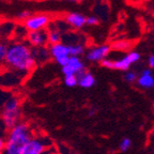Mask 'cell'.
<instances>
[{"label": "cell", "instance_id": "21", "mask_svg": "<svg viewBox=\"0 0 154 154\" xmlns=\"http://www.w3.org/2000/svg\"><path fill=\"white\" fill-rule=\"evenodd\" d=\"M7 51H8V45L2 42H0V62H3L7 57Z\"/></svg>", "mask_w": 154, "mask_h": 154}, {"label": "cell", "instance_id": "8", "mask_svg": "<svg viewBox=\"0 0 154 154\" xmlns=\"http://www.w3.org/2000/svg\"><path fill=\"white\" fill-rule=\"evenodd\" d=\"M140 59V54L137 51H131L119 60H112V70L128 71L131 65L138 62Z\"/></svg>", "mask_w": 154, "mask_h": 154}, {"label": "cell", "instance_id": "11", "mask_svg": "<svg viewBox=\"0 0 154 154\" xmlns=\"http://www.w3.org/2000/svg\"><path fill=\"white\" fill-rule=\"evenodd\" d=\"M137 85L143 89H153L154 88V76L151 69H144L136 80Z\"/></svg>", "mask_w": 154, "mask_h": 154}, {"label": "cell", "instance_id": "26", "mask_svg": "<svg viewBox=\"0 0 154 154\" xmlns=\"http://www.w3.org/2000/svg\"><path fill=\"white\" fill-rule=\"evenodd\" d=\"M5 135L0 132V154H2L3 150H5Z\"/></svg>", "mask_w": 154, "mask_h": 154}, {"label": "cell", "instance_id": "12", "mask_svg": "<svg viewBox=\"0 0 154 154\" xmlns=\"http://www.w3.org/2000/svg\"><path fill=\"white\" fill-rule=\"evenodd\" d=\"M77 77V86L82 87L84 89H89L92 88L95 84V78H94L93 74H91L90 72L84 71L82 73H80Z\"/></svg>", "mask_w": 154, "mask_h": 154}, {"label": "cell", "instance_id": "17", "mask_svg": "<svg viewBox=\"0 0 154 154\" xmlns=\"http://www.w3.org/2000/svg\"><path fill=\"white\" fill-rule=\"evenodd\" d=\"M14 24L12 23H5V24H0V34H7V35H11L14 32Z\"/></svg>", "mask_w": 154, "mask_h": 154}, {"label": "cell", "instance_id": "1", "mask_svg": "<svg viewBox=\"0 0 154 154\" xmlns=\"http://www.w3.org/2000/svg\"><path fill=\"white\" fill-rule=\"evenodd\" d=\"M5 62L10 69L19 73H28L35 65L31 48L22 42H16L8 46Z\"/></svg>", "mask_w": 154, "mask_h": 154}, {"label": "cell", "instance_id": "18", "mask_svg": "<svg viewBox=\"0 0 154 154\" xmlns=\"http://www.w3.org/2000/svg\"><path fill=\"white\" fill-rule=\"evenodd\" d=\"M132 140L130 139V138H123L122 140L120 141V143H119V150H120L121 152H126L128 151V150L132 148Z\"/></svg>", "mask_w": 154, "mask_h": 154}, {"label": "cell", "instance_id": "14", "mask_svg": "<svg viewBox=\"0 0 154 154\" xmlns=\"http://www.w3.org/2000/svg\"><path fill=\"white\" fill-rule=\"evenodd\" d=\"M31 54L35 63L45 62L48 58L51 57L49 51H48V48H46L45 46H42V47H34L33 49H31Z\"/></svg>", "mask_w": 154, "mask_h": 154}, {"label": "cell", "instance_id": "2", "mask_svg": "<svg viewBox=\"0 0 154 154\" xmlns=\"http://www.w3.org/2000/svg\"><path fill=\"white\" fill-rule=\"evenodd\" d=\"M31 137L30 126L25 122L17 123L8 132L2 154H22L23 149Z\"/></svg>", "mask_w": 154, "mask_h": 154}, {"label": "cell", "instance_id": "4", "mask_svg": "<svg viewBox=\"0 0 154 154\" xmlns=\"http://www.w3.org/2000/svg\"><path fill=\"white\" fill-rule=\"evenodd\" d=\"M49 51V55L55 59V61L60 65L61 67L66 65L69 58H70V51H69V45L62 43H57L51 45V47L48 48Z\"/></svg>", "mask_w": 154, "mask_h": 154}, {"label": "cell", "instance_id": "7", "mask_svg": "<svg viewBox=\"0 0 154 154\" xmlns=\"http://www.w3.org/2000/svg\"><path fill=\"white\" fill-rule=\"evenodd\" d=\"M61 71L64 76H78L80 73L86 71V69L80 57H70L66 65L61 67Z\"/></svg>", "mask_w": 154, "mask_h": 154}, {"label": "cell", "instance_id": "16", "mask_svg": "<svg viewBox=\"0 0 154 154\" xmlns=\"http://www.w3.org/2000/svg\"><path fill=\"white\" fill-rule=\"evenodd\" d=\"M70 57H80L84 54L85 48L82 44H71L69 45Z\"/></svg>", "mask_w": 154, "mask_h": 154}, {"label": "cell", "instance_id": "6", "mask_svg": "<svg viewBox=\"0 0 154 154\" xmlns=\"http://www.w3.org/2000/svg\"><path fill=\"white\" fill-rule=\"evenodd\" d=\"M49 24V17L46 14H38L31 15L28 19H26L24 23V27L27 29V31H38V30H44L45 27Z\"/></svg>", "mask_w": 154, "mask_h": 154}, {"label": "cell", "instance_id": "5", "mask_svg": "<svg viewBox=\"0 0 154 154\" xmlns=\"http://www.w3.org/2000/svg\"><path fill=\"white\" fill-rule=\"evenodd\" d=\"M49 148V144L44 137H31L24 147L22 154H43Z\"/></svg>", "mask_w": 154, "mask_h": 154}, {"label": "cell", "instance_id": "22", "mask_svg": "<svg viewBox=\"0 0 154 154\" xmlns=\"http://www.w3.org/2000/svg\"><path fill=\"white\" fill-rule=\"evenodd\" d=\"M99 24V18L96 16H88L86 18V25H90V26H94V25Z\"/></svg>", "mask_w": 154, "mask_h": 154}, {"label": "cell", "instance_id": "24", "mask_svg": "<svg viewBox=\"0 0 154 154\" xmlns=\"http://www.w3.org/2000/svg\"><path fill=\"white\" fill-rule=\"evenodd\" d=\"M31 16V13L29 12V11H23V12H20L18 15H17V18L20 19V20H26V19H28L29 17Z\"/></svg>", "mask_w": 154, "mask_h": 154}, {"label": "cell", "instance_id": "28", "mask_svg": "<svg viewBox=\"0 0 154 154\" xmlns=\"http://www.w3.org/2000/svg\"><path fill=\"white\" fill-rule=\"evenodd\" d=\"M148 64H149V66L151 67V69H154V55H153V56H151V57L149 58Z\"/></svg>", "mask_w": 154, "mask_h": 154}, {"label": "cell", "instance_id": "13", "mask_svg": "<svg viewBox=\"0 0 154 154\" xmlns=\"http://www.w3.org/2000/svg\"><path fill=\"white\" fill-rule=\"evenodd\" d=\"M86 18L87 17L80 13H70L65 17V20L70 26L79 29L86 25Z\"/></svg>", "mask_w": 154, "mask_h": 154}, {"label": "cell", "instance_id": "27", "mask_svg": "<svg viewBox=\"0 0 154 154\" xmlns=\"http://www.w3.org/2000/svg\"><path fill=\"white\" fill-rule=\"evenodd\" d=\"M43 154H60V153H59V151H57L56 149H54V148H48V149L46 150Z\"/></svg>", "mask_w": 154, "mask_h": 154}, {"label": "cell", "instance_id": "25", "mask_svg": "<svg viewBox=\"0 0 154 154\" xmlns=\"http://www.w3.org/2000/svg\"><path fill=\"white\" fill-rule=\"evenodd\" d=\"M101 64L103 65L104 67H106V69H110V70H112V60H111V59L105 58L104 60L101 61Z\"/></svg>", "mask_w": 154, "mask_h": 154}, {"label": "cell", "instance_id": "20", "mask_svg": "<svg viewBox=\"0 0 154 154\" xmlns=\"http://www.w3.org/2000/svg\"><path fill=\"white\" fill-rule=\"evenodd\" d=\"M137 78H138V75L135 72H133V71H128L124 75V79L128 82H135L137 80Z\"/></svg>", "mask_w": 154, "mask_h": 154}, {"label": "cell", "instance_id": "29", "mask_svg": "<svg viewBox=\"0 0 154 154\" xmlns=\"http://www.w3.org/2000/svg\"><path fill=\"white\" fill-rule=\"evenodd\" d=\"M69 1H71V2H76L77 0H69Z\"/></svg>", "mask_w": 154, "mask_h": 154}, {"label": "cell", "instance_id": "15", "mask_svg": "<svg viewBox=\"0 0 154 154\" xmlns=\"http://www.w3.org/2000/svg\"><path fill=\"white\" fill-rule=\"evenodd\" d=\"M61 40H62V35H61L60 30H58V29H51L47 32V41L51 43V45L60 43Z\"/></svg>", "mask_w": 154, "mask_h": 154}, {"label": "cell", "instance_id": "10", "mask_svg": "<svg viewBox=\"0 0 154 154\" xmlns=\"http://www.w3.org/2000/svg\"><path fill=\"white\" fill-rule=\"evenodd\" d=\"M28 43L33 47H42L47 43V32L45 30H38V31L28 32L27 34Z\"/></svg>", "mask_w": 154, "mask_h": 154}, {"label": "cell", "instance_id": "23", "mask_svg": "<svg viewBox=\"0 0 154 154\" xmlns=\"http://www.w3.org/2000/svg\"><path fill=\"white\" fill-rule=\"evenodd\" d=\"M128 45H130L128 42H117V43L113 45V48L121 51V49H125V48H128Z\"/></svg>", "mask_w": 154, "mask_h": 154}, {"label": "cell", "instance_id": "3", "mask_svg": "<svg viewBox=\"0 0 154 154\" xmlns=\"http://www.w3.org/2000/svg\"><path fill=\"white\" fill-rule=\"evenodd\" d=\"M20 102L15 96H11L5 102L1 111V122L8 130L12 128L14 125L20 122Z\"/></svg>", "mask_w": 154, "mask_h": 154}, {"label": "cell", "instance_id": "19", "mask_svg": "<svg viewBox=\"0 0 154 154\" xmlns=\"http://www.w3.org/2000/svg\"><path fill=\"white\" fill-rule=\"evenodd\" d=\"M64 85L69 88H74L77 86L76 76H64Z\"/></svg>", "mask_w": 154, "mask_h": 154}, {"label": "cell", "instance_id": "9", "mask_svg": "<svg viewBox=\"0 0 154 154\" xmlns=\"http://www.w3.org/2000/svg\"><path fill=\"white\" fill-rule=\"evenodd\" d=\"M110 49L111 47L109 45H101L91 48L86 54V59L90 62H101L105 58H107L108 54L110 53Z\"/></svg>", "mask_w": 154, "mask_h": 154}]
</instances>
